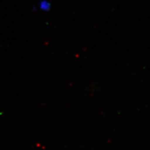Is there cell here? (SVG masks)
Here are the masks:
<instances>
[{
    "instance_id": "1",
    "label": "cell",
    "mask_w": 150,
    "mask_h": 150,
    "mask_svg": "<svg viewBox=\"0 0 150 150\" xmlns=\"http://www.w3.org/2000/svg\"><path fill=\"white\" fill-rule=\"evenodd\" d=\"M51 3L48 0H41L39 3V8L40 10L43 11H48L51 9Z\"/></svg>"
}]
</instances>
